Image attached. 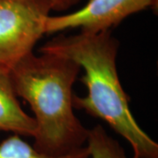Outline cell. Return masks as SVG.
I'll return each instance as SVG.
<instances>
[{"mask_svg":"<svg viewBox=\"0 0 158 158\" xmlns=\"http://www.w3.org/2000/svg\"><path fill=\"white\" fill-rule=\"evenodd\" d=\"M158 0H89L79 10L58 16H49L45 34H52L69 29L85 33L113 30L125 19L148 8L157 11Z\"/></svg>","mask_w":158,"mask_h":158,"instance_id":"277c9868","label":"cell"},{"mask_svg":"<svg viewBox=\"0 0 158 158\" xmlns=\"http://www.w3.org/2000/svg\"><path fill=\"white\" fill-rule=\"evenodd\" d=\"M85 146L90 158H138L127 156L124 148L110 135L102 125L89 129Z\"/></svg>","mask_w":158,"mask_h":158,"instance_id":"8992f818","label":"cell"},{"mask_svg":"<svg viewBox=\"0 0 158 158\" xmlns=\"http://www.w3.org/2000/svg\"><path fill=\"white\" fill-rule=\"evenodd\" d=\"M0 158H90L86 146L61 156H52L39 152L21 136L11 135L0 142Z\"/></svg>","mask_w":158,"mask_h":158,"instance_id":"52a82bcc","label":"cell"},{"mask_svg":"<svg viewBox=\"0 0 158 158\" xmlns=\"http://www.w3.org/2000/svg\"><path fill=\"white\" fill-rule=\"evenodd\" d=\"M82 0H48L52 11H66L79 4Z\"/></svg>","mask_w":158,"mask_h":158,"instance_id":"ba28073f","label":"cell"},{"mask_svg":"<svg viewBox=\"0 0 158 158\" xmlns=\"http://www.w3.org/2000/svg\"><path fill=\"white\" fill-rule=\"evenodd\" d=\"M48 0H0V68L11 70L45 34Z\"/></svg>","mask_w":158,"mask_h":158,"instance_id":"3957f363","label":"cell"},{"mask_svg":"<svg viewBox=\"0 0 158 158\" xmlns=\"http://www.w3.org/2000/svg\"><path fill=\"white\" fill-rule=\"evenodd\" d=\"M118 48L119 41L113 30H107L59 34L40 47L39 53L67 57L84 69L80 81L86 87L87 95L74 94L75 109L106 122L128 141L136 157L158 158L157 142L136 121L129 107V96L119 81L116 64Z\"/></svg>","mask_w":158,"mask_h":158,"instance_id":"6da1fadb","label":"cell"},{"mask_svg":"<svg viewBox=\"0 0 158 158\" xmlns=\"http://www.w3.org/2000/svg\"><path fill=\"white\" fill-rule=\"evenodd\" d=\"M81 69L67 57L32 52L10 70L15 93L34 113L33 146L39 152L61 156L85 147L89 129L73 106V85Z\"/></svg>","mask_w":158,"mask_h":158,"instance_id":"7a4b0ae2","label":"cell"},{"mask_svg":"<svg viewBox=\"0 0 158 158\" xmlns=\"http://www.w3.org/2000/svg\"><path fill=\"white\" fill-rule=\"evenodd\" d=\"M0 131L33 137L36 124L21 107L11 82L10 70L0 68Z\"/></svg>","mask_w":158,"mask_h":158,"instance_id":"5b68a950","label":"cell"}]
</instances>
